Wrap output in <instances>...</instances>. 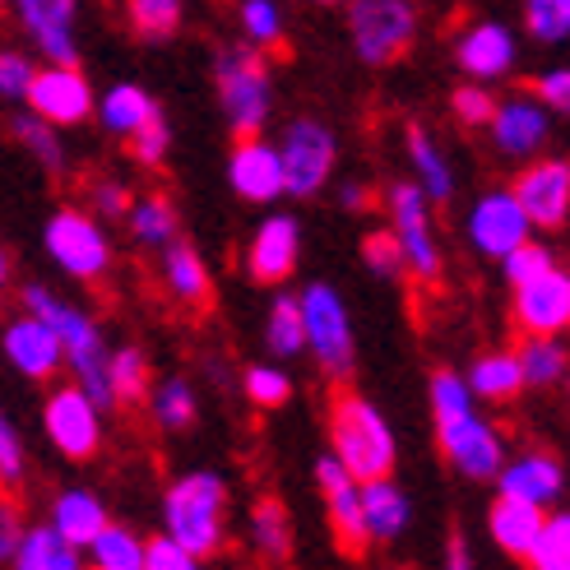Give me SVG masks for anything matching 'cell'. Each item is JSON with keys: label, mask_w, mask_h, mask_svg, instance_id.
I'll use <instances>...</instances> for the list:
<instances>
[{"label": "cell", "mask_w": 570, "mask_h": 570, "mask_svg": "<svg viewBox=\"0 0 570 570\" xmlns=\"http://www.w3.org/2000/svg\"><path fill=\"white\" fill-rule=\"evenodd\" d=\"M426 404H432V426H436V445L445 454V464L469 482H497L510 445L501 426L492 417H482V404L464 385V372L436 366L432 381H426Z\"/></svg>", "instance_id": "obj_1"}, {"label": "cell", "mask_w": 570, "mask_h": 570, "mask_svg": "<svg viewBox=\"0 0 570 570\" xmlns=\"http://www.w3.org/2000/svg\"><path fill=\"white\" fill-rule=\"evenodd\" d=\"M19 306L28 311V316H38L56 338H61L70 385H79L102 413L117 409V399H111V381H107L111 348H107L102 325L89 316V311L75 306L70 297H61L56 288H47V283H23V288H19Z\"/></svg>", "instance_id": "obj_2"}, {"label": "cell", "mask_w": 570, "mask_h": 570, "mask_svg": "<svg viewBox=\"0 0 570 570\" xmlns=\"http://www.w3.org/2000/svg\"><path fill=\"white\" fill-rule=\"evenodd\" d=\"M227 478L214 469H190L167 482L163 492V533L209 561L227 543Z\"/></svg>", "instance_id": "obj_3"}, {"label": "cell", "mask_w": 570, "mask_h": 570, "mask_svg": "<svg viewBox=\"0 0 570 570\" xmlns=\"http://www.w3.org/2000/svg\"><path fill=\"white\" fill-rule=\"evenodd\" d=\"M330 454L344 464L357 482L394 478L399 464V436L390 417L357 390H338L330 399Z\"/></svg>", "instance_id": "obj_4"}, {"label": "cell", "mask_w": 570, "mask_h": 570, "mask_svg": "<svg viewBox=\"0 0 570 570\" xmlns=\"http://www.w3.org/2000/svg\"><path fill=\"white\" fill-rule=\"evenodd\" d=\"M214 94L223 107V121L237 139L261 135L274 117V75L265 51H255L246 42L218 47L214 51Z\"/></svg>", "instance_id": "obj_5"}, {"label": "cell", "mask_w": 570, "mask_h": 570, "mask_svg": "<svg viewBox=\"0 0 570 570\" xmlns=\"http://www.w3.org/2000/svg\"><path fill=\"white\" fill-rule=\"evenodd\" d=\"M302 306V330H306V353L316 372L334 385H348L357 366V334H353V311L334 283H306L297 293Z\"/></svg>", "instance_id": "obj_6"}, {"label": "cell", "mask_w": 570, "mask_h": 570, "mask_svg": "<svg viewBox=\"0 0 570 570\" xmlns=\"http://www.w3.org/2000/svg\"><path fill=\"white\" fill-rule=\"evenodd\" d=\"M42 250L51 255V265L75 283H102L111 274V265H117L107 227L89 209H75V205H61L47 218Z\"/></svg>", "instance_id": "obj_7"}, {"label": "cell", "mask_w": 570, "mask_h": 570, "mask_svg": "<svg viewBox=\"0 0 570 570\" xmlns=\"http://www.w3.org/2000/svg\"><path fill=\"white\" fill-rule=\"evenodd\" d=\"M432 209L436 205L413 181L385 186V218H390V233H394L399 250H404V269L413 283H441L445 278V255H441Z\"/></svg>", "instance_id": "obj_8"}, {"label": "cell", "mask_w": 570, "mask_h": 570, "mask_svg": "<svg viewBox=\"0 0 570 570\" xmlns=\"http://www.w3.org/2000/svg\"><path fill=\"white\" fill-rule=\"evenodd\" d=\"M417 0H348V42L362 66L385 70L417 38Z\"/></svg>", "instance_id": "obj_9"}, {"label": "cell", "mask_w": 570, "mask_h": 570, "mask_svg": "<svg viewBox=\"0 0 570 570\" xmlns=\"http://www.w3.org/2000/svg\"><path fill=\"white\" fill-rule=\"evenodd\" d=\"M274 145L283 163V190L293 199H316L330 186L338 163V139L321 117H293Z\"/></svg>", "instance_id": "obj_10"}, {"label": "cell", "mask_w": 570, "mask_h": 570, "mask_svg": "<svg viewBox=\"0 0 570 570\" xmlns=\"http://www.w3.org/2000/svg\"><path fill=\"white\" fill-rule=\"evenodd\" d=\"M42 432L61 460L89 464L107 441V413L79 385H56L42 399Z\"/></svg>", "instance_id": "obj_11"}, {"label": "cell", "mask_w": 570, "mask_h": 570, "mask_svg": "<svg viewBox=\"0 0 570 570\" xmlns=\"http://www.w3.org/2000/svg\"><path fill=\"white\" fill-rule=\"evenodd\" d=\"M533 237V227L520 209V199L510 186H492L482 190L473 205L464 209V242L482 255V261H505L515 246H524Z\"/></svg>", "instance_id": "obj_12"}, {"label": "cell", "mask_w": 570, "mask_h": 570, "mask_svg": "<svg viewBox=\"0 0 570 570\" xmlns=\"http://www.w3.org/2000/svg\"><path fill=\"white\" fill-rule=\"evenodd\" d=\"M510 190H515L533 233H561L570 223V158L538 154V158L520 163Z\"/></svg>", "instance_id": "obj_13"}, {"label": "cell", "mask_w": 570, "mask_h": 570, "mask_svg": "<svg viewBox=\"0 0 570 570\" xmlns=\"http://www.w3.org/2000/svg\"><path fill=\"white\" fill-rule=\"evenodd\" d=\"M23 107L33 111V117H42L47 126L70 130V126L94 121L98 94H94L89 75H83L79 66H38L33 83H28Z\"/></svg>", "instance_id": "obj_14"}, {"label": "cell", "mask_w": 570, "mask_h": 570, "mask_svg": "<svg viewBox=\"0 0 570 570\" xmlns=\"http://www.w3.org/2000/svg\"><path fill=\"white\" fill-rule=\"evenodd\" d=\"M488 135H492V154L505 158V163H529L548 149L552 139V111L538 102L533 94H510V98H497V111L488 121Z\"/></svg>", "instance_id": "obj_15"}, {"label": "cell", "mask_w": 570, "mask_h": 570, "mask_svg": "<svg viewBox=\"0 0 570 570\" xmlns=\"http://www.w3.org/2000/svg\"><path fill=\"white\" fill-rule=\"evenodd\" d=\"M297 261H302V223L293 214H269L265 223H255V233L242 250L250 283L278 288V283H288L297 274Z\"/></svg>", "instance_id": "obj_16"}, {"label": "cell", "mask_w": 570, "mask_h": 570, "mask_svg": "<svg viewBox=\"0 0 570 570\" xmlns=\"http://www.w3.org/2000/svg\"><path fill=\"white\" fill-rule=\"evenodd\" d=\"M510 321L520 334H570V269L552 265L510 288Z\"/></svg>", "instance_id": "obj_17"}, {"label": "cell", "mask_w": 570, "mask_h": 570, "mask_svg": "<svg viewBox=\"0 0 570 570\" xmlns=\"http://www.w3.org/2000/svg\"><path fill=\"white\" fill-rule=\"evenodd\" d=\"M316 488H321V501H325V520L334 529V543L348 557H362L366 548H372L366 543V524H362V482L325 450L316 460Z\"/></svg>", "instance_id": "obj_18"}, {"label": "cell", "mask_w": 570, "mask_h": 570, "mask_svg": "<svg viewBox=\"0 0 570 570\" xmlns=\"http://www.w3.org/2000/svg\"><path fill=\"white\" fill-rule=\"evenodd\" d=\"M0 353H6V362L23 381H38V385H47L66 372L61 338H56L38 316H28V311H19V316H10L0 325Z\"/></svg>", "instance_id": "obj_19"}, {"label": "cell", "mask_w": 570, "mask_h": 570, "mask_svg": "<svg viewBox=\"0 0 570 570\" xmlns=\"http://www.w3.org/2000/svg\"><path fill=\"white\" fill-rule=\"evenodd\" d=\"M10 10L47 66H79V42H75L79 0H10Z\"/></svg>", "instance_id": "obj_20"}, {"label": "cell", "mask_w": 570, "mask_h": 570, "mask_svg": "<svg viewBox=\"0 0 570 570\" xmlns=\"http://www.w3.org/2000/svg\"><path fill=\"white\" fill-rule=\"evenodd\" d=\"M497 497L524 501L538 510H557V501L566 497V464L557 460L552 450H520L505 454V464L497 473Z\"/></svg>", "instance_id": "obj_21"}, {"label": "cell", "mask_w": 570, "mask_h": 570, "mask_svg": "<svg viewBox=\"0 0 570 570\" xmlns=\"http://www.w3.org/2000/svg\"><path fill=\"white\" fill-rule=\"evenodd\" d=\"M520 61V47L515 33L497 19H478L469 28H460L454 38V66H460L473 83H501Z\"/></svg>", "instance_id": "obj_22"}, {"label": "cell", "mask_w": 570, "mask_h": 570, "mask_svg": "<svg viewBox=\"0 0 570 570\" xmlns=\"http://www.w3.org/2000/svg\"><path fill=\"white\" fill-rule=\"evenodd\" d=\"M227 186H233L237 199L246 205H274L288 190H283V163H278V145H269L265 135H250L233 145V158H227Z\"/></svg>", "instance_id": "obj_23"}, {"label": "cell", "mask_w": 570, "mask_h": 570, "mask_svg": "<svg viewBox=\"0 0 570 570\" xmlns=\"http://www.w3.org/2000/svg\"><path fill=\"white\" fill-rule=\"evenodd\" d=\"M362 524H366V543H399L413 524V501L399 488L394 478L362 482Z\"/></svg>", "instance_id": "obj_24"}, {"label": "cell", "mask_w": 570, "mask_h": 570, "mask_svg": "<svg viewBox=\"0 0 570 570\" xmlns=\"http://www.w3.org/2000/svg\"><path fill=\"white\" fill-rule=\"evenodd\" d=\"M107 520H111V510L94 488H61L47 505V524L61 538H70L75 548H89L107 529Z\"/></svg>", "instance_id": "obj_25"}, {"label": "cell", "mask_w": 570, "mask_h": 570, "mask_svg": "<svg viewBox=\"0 0 570 570\" xmlns=\"http://www.w3.org/2000/svg\"><path fill=\"white\" fill-rule=\"evenodd\" d=\"M404 154H409V167H413V186L426 199H432V205H445V199H454V163L441 149V139L426 130L422 121H413L404 130Z\"/></svg>", "instance_id": "obj_26"}, {"label": "cell", "mask_w": 570, "mask_h": 570, "mask_svg": "<svg viewBox=\"0 0 570 570\" xmlns=\"http://www.w3.org/2000/svg\"><path fill=\"white\" fill-rule=\"evenodd\" d=\"M158 274H163V288L173 302L181 306H205L209 293H214V278H209V265H205V255H199L195 242H173V246H163L158 250Z\"/></svg>", "instance_id": "obj_27"}, {"label": "cell", "mask_w": 570, "mask_h": 570, "mask_svg": "<svg viewBox=\"0 0 570 570\" xmlns=\"http://www.w3.org/2000/svg\"><path fill=\"white\" fill-rule=\"evenodd\" d=\"M464 385L473 390L478 404H510V399L524 394V372H520V357L515 348H488L469 362Z\"/></svg>", "instance_id": "obj_28"}, {"label": "cell", "mask_w": 570, "mask_h": 570, "mask_svg": "<svg viewBox=\"0 0 570 570\" xmlns=\"http://www.w3.org/2000/svg\"><path fill=\"white\" fill-rule=\"evenodd\" d=\"M543 520H548V510L524 505V501H510V497H497L492 510H488V538H492V543H497L505 557L529 561Z\"/></svg>", "instance_id": "obj_29"}, {"label": "cell", "mask_w": 570, "mask_h": 570, "mask_svg": "<svg viewBox=\"0 0 570 570\" xmlns=\"http://www.w3.org/2000/svg\"><path fill=\"white\" fill-rule=\"evenodd\" d=\"M246 543L265 566H283L293 557V515L278 497H261L246 515Z\"/></svg>", "instance_id": "obj_30"}, {"label": "cell", "mask_w": 570, "mask_h": 570, "mask_svg": "<svg viewBox=\"0 0 570 570\" xmlns=\"http://www.w3.org/2000/svg\"><path fill=\"white\" fill-rule=\"evenodd\" d=\"M10 570H89V557H83V548H75L70 538L56 533L47 520H38L23 529Z\"/></svg>", "instance_id": "obj_31"}, {"label": "cell", "mask_w": 570, "mask_h": 570, "mask_svg": "<svg viewBox=\"0 0 570 570\" xmlns=\"http://www.w3.org/2000/svg\"><path fill=\"white\" fill-rule=\"evenodd\" d=\"M158 102H154V94L149 89H139V83H111V89L98 98V107H94V121L107 130V135H117V139H130L139 126H149L154 117H158Z\"/></svg>", "instance_id": "obj_32"}, {"label": "cell", "mask_w": 570, "mask_h": 570, "mask_svg": "<svg viewBox=\"0 0 570 570\" xmlns=\"http://www.w3.org/2000/svg\"><path fill=\"white\" fill-rule=\"evenodd\" d=\"M121 223L130 227V242L145 246V250H163V246H173L181 237V214L163 190H149V195L130 199V209H126Z\"/></svg>", "instance_id": "obj_33"}, {"label": "cell", "mask_w": 570, "mask_h": 570, "mask_svg": "<svg viewBox=\"0 0 570 570\" xmlns=\"http://www.w3.org/2000/svg\"><path fill=\"white\" fill-rule=\"evenodd\" d=\"M515 357L524 372V390H557L570 381V344L561 334H524Z\"/></svg>", "instance_id": "obj_34"}, {"label": "cell", "mask_w": 570, "mask_h": 570, "mask_svg": "<svg viewBox=\"0 0 570 570\" xmlns=\"http://www.w3.org/2000/svg\"><path fill=\"white\" fill-rule=\"evenodd\" d=\"M149 417L158 432H190L195 417H199V394L186 376H163L149 385Z\"/></svg>", "instance_id": "obj_35"}, {"label": "cell", "mask_w": 570, "mask_h": 570, "mask_svg": "<svg viewBox=\"0 0 570 570\" xmlns=\"http://www.w3.org/2000/svg\"><path fill=\"white\" fill-rule=\"evenodd\" d=\"M145 543L149 538L121 524V520H107V529L94 538L83 557H89V570H139L145 566Z\"/></svg>", "instance_id": "obj_36"}, {"label": "cell", "mask_w": 570, "mask_h": 570, "mask_svg": "<svg viewBox=\"0 0 570 570\" xmlns=\"http://www.w3.org/2000/svg\"><path fill=\"white\" fill-rule=\"evenodd\" d=\"M265 348L274 362H293L306 353V330H302V306L297 293H274L265 311Z\"/></svg>", "instance_id": "obj_37"}, {"label": "cell", "mask_w": 570, "mask_h": 570, "mask_svg": "<svg viewBox=\"0 0 570 570\" xmlns=\"http://www.w3.org/2000/svg\"><path fill=\"white\" fill-rule=\"evenodd\" d=\"M10 135H14V145L42 167V173H51V177H61V173H66V145H61V130L47 126L42 117H33L28 107L10 117Z\"/></svg>", "instance_id": "obj_38"}, {"label": "cell", "mask_w": 570, "mask_h": 570, "mask_svg": "<svg viewBox=\"0 0 570 570\" xmlns=\"http://www.w3.org/2000/svg\"><path fill=\"white\" fill-rule=\"evenodd\" d=\"M107 381H111V399H117V409H121V404H145V399H149V385H154L149 353L139 348V344L111 348Z\"/></svg>", "instance_id": "obj_39"}, {"label": "cell", "mask_w": 570, "mask_h": 570, "mask_svg": "<svg viewBox=\"0 0 570 570\" xmlns=\"http://www.w3.org/2000/svg\"><path fill=\"white\" fill-rule=\"evenodd\" d=\"M186 6L181 0H126V23L145 42H167L181 28Z\"/></svg>", "instance_id": "obj_40"}, {"label": "cell", "mask_w": 570, "mask_h": 570, "mask_svg": "<svg viewBox=\"0 0 570 570\" xmlns=\"http://www.w3.org/2000/svg\"><path fill=\"white\" fill-rule=\"evenodd\" d=\"M242 394L261 413H274L293 399V376L283 372V362H250L242 372Z\"/></svg>", "instance_id": "obj_41"}, {"label": "cell", "mask_w": 570, "mask_h": 570, "mask_svg": "<svg viewBox=\"0 0 570 570\" xmlns=\"http://www.w3.org/2000/svg\"><path fill=\"white\" fill-rule=\"evenodd\" d=\"M237 23H242V38L255 51H274L283 42V6L278 0H242L237 6Z\"/></svg>", "instance_id": "obj_42"}, {"label": "cell", "mask_w": 570, "mask_h": 570, "mask_svg": "<svg viewBox=\"0 0 570 570\" xmlns=\"http://www.w3.org/2000/svg\"><path fill=\"white\" fill-rule=\"evenodd\" d=\"M524 566L529 570H570V505L548 510V520L538 529V543H533Z\"/></svg>", "instance_id": "obj_43"}, {"label": "cell", "mask_w": 570, "mask_h": 570, "mask_svg": "<svg viewBox=\"0 0 570 570\" xmlns=\"http://www.w3.org/2000/svg\"><path fill=\"white\" fill-rule=\"evenodd\" d=\"M524 33L543 47L570 38V0H524Z\"/></svg>", "instance_id": "obj_44"}, {"label": "cell", "mask_w": 570, "mask_h": 570, "mask_svg": "<svg viewBox=\"0 0 570 570\" xmlns=\"http://www.w3.org/2000/svg\"><path fill=\"white\" fill-rule=\"evenodd\" d=\"M362 265H366V274H376V278H385V283L409 278L404 250H399V242H394L390 227H372V233L362 237Z\"/></svg>", "instance_id": "obj_45"}, {"label": "cell", "mask_w": 570, "mask_h": 570, "mask_svg": "<svg viewBox=\"0 0 570 570\" xmlns=\"http://www.w3.org/2000/svg\"><path fill=\"white\" fill-rule=\"evenodd\" d=\"M450 111H454V121H460L464 130H488L492 111H497L492 83H473V79H464L460 89H450Z\"/></svg>", "instance_id": "obj_46"}, {"label": "cell", "mask_w": 570, "mask_h": 570, "mask_svg": "<svg viewBox=\"0 0 570 570\" xmlns=\"http://www.w3.org/2000/svg\"><path fill=\"white\" fill-rule=\"evenodd\" d=\"M23 478H28V445L19 426L0 413V492H19Z\"/></svg>", "instance_id": "obj_47"}, {"label": "cell", "mask_w": 570, "mask_h": 570, "mask_svg": "<svg viewBox=\"0 0 570 570\" xmlns=\"http://www.w3.org/2000/svg\"><path fill=\"white\" fill-rule=\"evenodd\" d=\"M33 75H38V61L23 47H0V102H23Z\"/></svg>", "instance_id": "obj_48"}, {"label": "cell", "mask_w": 570, "mask_h": 570, "mask_svg": "<svg viewBox=\"0 0 570 570\" xmlns=\"http://www.w3.org/2000/svg\"><path fill=\"white\" fill-rule=\"evenodd\" d=\"M126 145H130V158H135L139 167H163L167 154H173V126H167V117L158 111L149 126H139V130L126 139Z\"/></svg>", "instance_id": "obj_49"}, {"label": "cell", "mask_w": 570, "mask_h": 570, "mask_svg": "<svg viewBox=\"0 0 570 570\" xmlns=\"http://www.w3.org/2000/svg\"><path fill=\"white\" fill-rule=\"evenodd\" d=\"M557 265V255H552V246H543V242H524V246H515L501 261V274H505V283L510 288H520V283H529V278H538L543 269H552Z\"/></svg>", "instance_id": "obj_50"}, {"label": "cell", "mask_w": 570, "mask_h": 570, "mask_svg": "<svg viewBox=\"0 0 570 570\" xmlns=\"http://www.w3.org/2000/svg\"><path fill=\"white\" fill-rule=\"evenodd\" d=\"M89 209L98 223H121L126 218V209H130V190H126V181H117V177H94L89 181Z\"/></svg>", "instance_id": "obj_51"}, {"label": "cell", "mask_w": 570, "mask_h": 570, "mask_svg": "<svg viewBox=\"0 0 570 570\" xmlns=\"http://www.w3.org/2000/svg\"><path fill=\"white\" fill-rule=\"evenodd\" d=\"M139 570H205V561L195 552H186L181 543H173L167 533H154L145 543V566Z\"/></svg>", "instance_id": "obj_52"}, {"label": "cell", "mask_w": 570, "mask_h": 570, "mask_svg": "<svg viewBox=\"0 0 570 570\" xmlns=\"http://www.w3.org/2000/svg\"><path fill=\"white\" fill-rule=\"evenodd\" d=\"M23 529H28V520H23L19 497H14V492H0V570H10Z\"/></svg>", "instance_id": "obj_53"}, {"label": "cell", "mask_w": 570, "mask_h": 570, "mask_svg": "<svg viewBox=\"0 0 570 570\" xmlns=\"http://www.w3.org/2000/svg\"><path fill=\"white\" fill-rule=\"evenodd\" d=\"M538 102H543L552 117H570V66H552L533 79V89H529Z\"/></svg>", "instance_id": "obj_54"}, {"label": "cell", "mask_w": 570, "mask_h": 570, "mask_svg": "<svg viewBox=\"0 0 570 570\" xmlns=\"http://www.w3.org/2000/svg\"><path fill=\"white\" fill-rule=\"evenodd\" d=\"M445 570H478V557H473V543L464 538V529H450V538H445Z\"/></svg>", "instance_id": "obj_55"}, {"label": "cell", "mask_w": 570, "mask_h": 570, "mask_svg": "<svg viewBox=\"0 0 570 570\" xmlns=\"http://www.w3.org/2000/svg\"><path fill=\"white\" fill-rule=\"evenodd\" d=\"M338 205H344V209H353V214H366V209L376 205V195L366 190L362 181H344V186H338Z\"/></svg>", "instance_id": "obj_56"}, {"label": "cell", "mask_w": 570, "mask_h": 570, "mask_svg": "<svg viewBox=\"0 0 570 570\" xmlns=\"http://www.w3.org/2000/svg\"><path fill=\"white\" fill-rule=\"evenodd\" d=\"M10 274H14V265H10V250L0 246V297L10 293Z\"/></svg>", "instance_id": "obj_57"}, {"label": "cell", "mask_w": 570, "mask_h": 570, "mask_svg": "<svg viewBox=\"0 0 570 570\" xmlns=\"http://www.w3.org/2000/svg\"><path fill=\"white\" fill-rule=\"evenodd\" d=\"M311 6H325V10H334V6H348V0H311Z\"/></svg>", "instance_id": "obj_58"}, {"label": "cell", "mask_w": 570, "mask_h": 570, "mask_svg": "<svg viewBox=\"0 0 570 570\" xmlns=\"http://www.w3.org/2000/svg\"><path fill=\"white\" fill-rule=\"evenodd\" d=\"M6 6H10V0H0V10H6Z\"/></svg>", "instance_id": "obj_59"}]
</instances>
